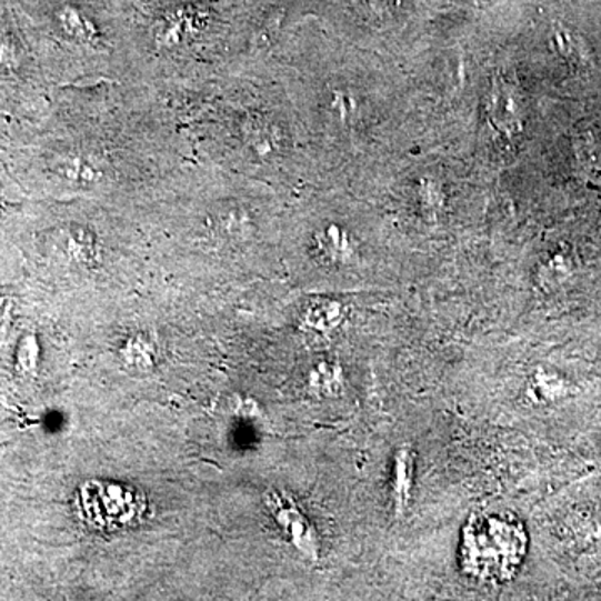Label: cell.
<instances>
[{"instance_id": "6da1fadb", "label": "cell", "mask_w": 601, "mask_h": 601, "mask_svg": "<svg viewBox=\"0 0 601 601\" xmlns=\"http://www.w3.org/2000/svg\"><path fill=\"white\" fill-rule=\"evenodd\" d=\"M530 538L523 521L511 511L473 514L460 534L461 571L483 584H504L527 560Z\"/></svg>"}, {"instance_id": "5bb4252c", "label": "cell", "mask_w": 601, "mask_h": 601, "mask_svg": "<svg viewBox=\"0 0 601 601\" xmlns=\"http://www.w3.org/2000/svg\"><path fill=\"white\" fill-rule=\"evenodd\" d=\"M249 138H251L252 148L258 149L262 154H268V152H271L276 148L274 134H272L271 129L266 124H262L261 129L252 126Z\"/></svg>"}, {"instance_id": "30bf717a", "label": "cell", "mask_w": 601, "mask_h": 601, "mask_svg": "<svg viewBox=\"0 0 601 601\" xmlns=\"http://www.w3.org/2000/svg\"><path fill=\"white\" fill-rule=\"evenodd\" d=\"M308 384L320 397H337L344 384L343 370L338 363L323 361L311 370Z\"/></svg>"}, {"instance_id": "e0dca14e", "label": "cell", "mask_w": 601, "mask_h": 601, "mask_svg": "<svg viewBox=\"0 0 601 601\" xmlns=\"http://www.w3.org/2000/svg\"><path fill=\"white\" fill-rule=\"evenodd\" d=\"M9 317H11V303L8 298L0 296V334L4 333L8 328Z\"/></svg>"}, {"instance_id": "277c9868", "label": "cell", "mask_w": 601, "mask_h": 601, "mask_svg": "<svg viewBox=\"0 0 601 601\" xmlns=\"http://www.w3.org/2000/svg\"><path fill=\"white\" fill-rule=\"evenodd\" d=\"M488 118L498 132L517 136L523 131V101L508 79L497 78L488 94Z\"/></svg>"}, {"instance_id": "3957f363", "label": "cell", "mask_w": 601, "mask_h": 601, "mask_svg": "<svg viewBox=\"0 0 601 601\" xmlns=\"http://www.w3.org/2000/svg\"><path fill=\"white\" fill-rule=\"evenodd\" d=\"M266 508L271 513L272 520L281 530L282 537L304 557L310 560H320L321 540L318 534L317 527L311 523L294 497L286 490L271 488L266 491L264 497Z\"/></svg>"}, {"instance_id": "2e32d148", "label": "cell", "mask_w": 601, "mask_h": 601, "mask_svg": "<svg viewBox=\"0 0 601 601\" xmlns=\"http://www.w3.org/2000/svg\"><path fill=\"white\" fill-rule=\"evenodd\" d=\"M16 59H18L16 46L12 44L11 39L0 34V64L12 66Z\"/></svg>"}, {"instance_id": "7c38bea8", "label": "cell", "mask_w": 601, "mask_h": 601, "mask_svg": "<svg viewBox=\"0 0 601 601\" xmlns=\"http://www.w3.org/2000/svg\"><path fill=\"white\" fill-rule=\"evenodd\" d=\"M59 172L64 174L66 178L78 182L94 181L96 179L94 169L89 168V166H86V162L78 161V159H74V161L64 159L61 166H59Z\"/></svg>"}, {"instance_id": "9c48e42d", "label": "cell", "mask_w": 601, "mask_h": 601, "mask_svg": "<svg viewBox=\"0 0 601 601\" xmlns=\"http://www.w3.org/2000/svg\"><path fill=\"white\" fill-rule=\"evenodd\" d=\"M551 46L571 68L583 69L591 64V54L588 51L587 42L580 36L571 32L570 29H557L551 38Z\"/></svg>"}, {"instance_id": "52a82bcc", "label": "cell", "mask_w": 601, "mask_h": 601, "mask_svg": "<svg viewBox=\"0 0 601 601\" xmlns=\"http://www.w3.org/2000/svg\"><path fill=\"white\" fill-rule=\"evenodd\" d=\"M317 242L321 254L334 264H348L357 252V246L350 232L340 226H328L327 229L318 232Z\"/></svg>"}, {"instance_id": "5b68a950", "label": "cell", "mask_w": 601, "mask_h": 601, "mask_svg": "<svg viewBox=\"0 0 601 601\" xmlns=\"http://www.w3.org/2000/svg\"><path fill=\"white\" fill-rule=\"evenodd\" d=\"M417 487V450L400 444L391 458L390 500L397 518H403L413 501Z\"/></svg>"}, {"instance_id": "8fae6325", "label": "cell", "mask_w": 601, "mask_h": 601, "mask_svg": "<svg viewBox=\"0 0 601 601\" xmlns=\"http://www.w3.org/2000/svg\"><path fill=\"white\" fill-rule=\"evenodd\" d=\"M571 274L570 259L564 254H557L548 259L538 274V281L543 286H558Z\"/></svg>"}, {"instance_id": "9a60e30c", "label": "cell", "mask_w": 601, "mask_h": 601, "mask_svg": "<svg viewBox=\"0 0 601 601\" xmlns=\"http://www.w3.org/2000/svg\"><path fill=\"white\" fill-rule=\"evenodd\" d=\"M62 26H64L66 31L69 34L76 36V38H89L91 31H89L88 26L82 21L81 16L78 12L66 11L61 16Z\"/></svg>"}, {"instance_id": "4fadbf2b", "label": "cell", "mask_w": 601, "mask_h": 601, "mask_svg": "<svg viewBox=\"0 0 601 601\" xmlns=\"http://www.w3.org/2000/svg\"><path fill=\"white\" fill-rule=\"evenodd\" d=\"M126 360L131 364H149L151 363L152 351L149 348V343L146 340H131V343L128 344V348L124 350Z\"/></svg>"}, {"instance_id": "ba28073f", "label": "cell", "mask_w": 601, "mask_h": 601, "mask_svg": "<svg viewBox=\"0 0 601 601\" xmlns=\"http://www.w3.org/2000/svg\"><path fill=\"white\" fill-rule=\"evenodd\" d=\"M347 318V308L331 299H320L308 307L303 321L310 330L318 333H330L341 327Z\"/></svg>"}, {"instance_id": "8992f818", "label": "cell", "mask_w": 601, "mask_h": 601, "mask_svg": "<svg viewBox=\"0 0 601 601\" xmlns=\"http://www.w3.org/2000/svg\"><path fill=\"white\" fill-rule=\"evenodd\" d=\"M570 394V383L554 371L538 368L528 378L524 397L533 404H553Z\"/></svg>"}, {"instance_id": "7a4b0ae2", "label": "cell", "mask_w": 601, "mask_h": 601, "mask_svg": "<svg viewBox=\"0 0 601 601\" xmlns=\"http://www.w3.org/2000/svg\"><path fill=\"white\" fill-rule=\"evenodd\" d=\"M78 508L89 527L116 531L138 523L148 503L138 488L94 480L82 484L78 491Z\"/></svg>"}]
</instances>
